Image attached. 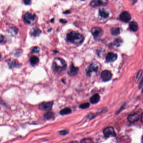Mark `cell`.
Here are the masks:
<instances>
[{
    "instance_id": "obj_1",
    "label": "cell",
    "mask_w": 143,
    "mask_h": 143,
    "mask_svg": "<svg viewBox=\"0 0 143 143\" xmlns=\"http://www.w3.org/2000/svg\"><path fill=\"white\" fill-rule=\"evenodd\" d=\"M67 38L69 42L75 45H80L84 40L83 36L76 31H72L68 34Z\"/></svg>"
},
{
    "instance_id": "obj_2",
    "label": "cell",
    "mask_w": 143,
    "mask_h": 143,
    "mask_svg": "<svg viewBox=\"0 0 143 143\" xmlns=\"http://www.w3.org/2000/svg\"><path fill=\"white\" fill-rule=\"evenodd\" d=\"M52 68L54 72H61L66 69L67 68L66 62L62 58H56L53 62Z\"/></svg>"
},
{
    "instance_id": "obj_3",
    "label": "cell",
    "mask_w": 143,
    "mask_h": 143,
    "mask_svg": "<svg viewBox=\"0 0 143 143\" xmlns=\"http://www.w3.org/2000/svg\"><path fill=\"white\" fill-rule=\"evenodd\" d=\"M103 133L105 138L114 137L116 135L114 128L112 127H108L105 128L103 130Z\"/></svg>"
},
{
    "instance_id": "obj_4",
    "label": "cell",
    "mask_w": 143,
    "mask_h": 143,
    "mask_svg": "<svg viewBox=\"0 0 143 143\" xmlns=\"http://www.w3.org/2000/svg\"><path fill=\"white\" fill-rule=\"evenodd\" d=\"M91 32L94 38L96 39L100 38L103 35V31L102 29L98 27L92 28L91 29Z\"/></svg>"
},
{
    "instance_id": "obj_5",
    "label": "cell",
    "mask_w": 143,
    "mask_h": 143,
    "mask_svg": "<svg viewBox=\"0 0 143 143\" xmlns=\"http://www.w3.org/2000/svg\"><path fill=\"white\" fill-rule=\"evenodd\" d=\"M53 105V102H43L41 103L38 106V109L43 111H50L52 109Z\"/></svg>"
},
{
    "instance_id": "obj_6",
    "label": "cell",
    "mask_w": 143,
    "mask_h": 143,
    "mask_svg": "<svg viewBox=\"0 0 143 143\" xmlns=\"http://www.w3.org/2000/svg\"><path fill=\"white\" fill-rule=\"evenodd\" d=\"M108 3V0H93L91 2L90 6L92 7L103 6L107 5Z\"/></svg>"
},
{
    "instance_id": "obj_7",
    "label": "cell",
    "mask_w": 143,
    "mask_h": 143,
    "mask_svg": "<svg viewBox=\"0 0 143 143\" xmlns=\"http://www.w3.org/2000/svg\"><path fill=\"white\" fill-rule=\"evenodd\" d=\"M102 80L104 82H107L111 80L112 77V74L110 71L105 70L103 71L101 74Z\"/></svg>"
},
{
    "instance_id": "obj_8",
    "label": "cell",
    "mask_w": 143,
    "mask_h": 143,
    "mask_svg": "<svg viewBox=\"0 0 143 143\" xmlns=\"http://www.w3.org/2000/svg\"><path fill=\"white\" fill-rule=\"evenodd\" d=\"M36 15L29 13H27L23 16V19L25 22L28 24H31L34 22L35 19Z\"/></svg>"
},
{
    "instance_id": "obj_9",
    "label": "cell",
    "mask_w": 143,
    "mask_h": 143,
    "mask_svg": "<svg viewBox=\"0 0 143 143\" xmlns=\"http://www.w3.org/2000/svg\"><path fill=\"white\" fill-rule=\"evenodd\" d=\"M131 14L127 11H123L120 15V19L122 22L127 23L131 20Z\"/></svg>"
},
{
    "instance_id": "obj_10",
    "label": "cell",
    "mask_w": 143,
    "mask_h": 143,
    "mask_svg": "<svg viewBox=\"0 0 143 143\" xmlns=\"http://www.w3.org/2000/svg\"><path fill=\"white\" fill-rule=\"evenodd\" d=\"M7 63L9 68L11 69L13 68H18L20 67V64L18 61L14 59H9L7 61Z\"/></svg>"
},
{
    "instance_id": "obj_11",
    "label": "cell",
    "mask_w": 143,
    "mask_h": 143,
    "mask_svg": "<svg viewBox=\"0 0 143 143\" xmlns=\"http://www.w3.org/2000/svg\"><path fill=\"white\" fill-rule=\"evenodd\" d=\"M98 70V66L93 64H91L88 67V69L86 70L87 75H88L90 76L92 72H96Z\"/></svg>"
},
{
    "instance_id": "obj_12",
    "label": "cell",
    "mask_w": 143,
    "mask_h": 143,
    "mask_svg": "<svg viewBox=\"0 0 143 143\" xmlns=\"http://www.w3.org/2000/svg\"><path fill=\"white\" fill-rule=\"evenodd\" d=\"M139 119V116L137 113L129 115L128 117V121L131 123H134L138 121Z\"/></svg>"
},
{
    "instance_id": "obj_13",
    "label": "cell",
    "mask_w": 143,
    "mask_h": 143,
    "mask_svg": "<svg viewBox=\"0 0 143 143\" xmlns=\"http://www.w3.org/2000/svg\"><path fill=\"white\" fill-rule=\"evenodd\" d=\"M118 57L117 54L114 53H110L106 57V61L108 62H113L116 60Z\"/></svg>"
},
{
    "instance_id": "obj_14",
    "label": "cell",
    "mask_w": 143,
    "mask_h": 143,
    "mask_svg": "<svg viewBox=\"0 0 143 143\" xmlns=\"http://www.w3.org/2000/svg\"><path fill=\"white\" fill-rule=\"evenodd\" d=\"M78 68L74 66L73 65H71L69 68V71L68 72V74L70 75H75L78 73Z\"/></svg>"
},
{
    "instance_id": "obj_15",
    "label": "cell",
    "mask_w": 143,
    "mask_h": 143,
    "mask_svg": "<svg viewBox=\"0 0 143 143\" xmlns=\"http://www.w3.org/2000/svg\"><path fill=\"white\" fill-rule=\"evenodd\" d=\"M129 28L131 31L135 32L138 31V23L135 22H131L129 24Z\"/></svg>"
},
{
    "instance_id": "obj_16",
    "label": "cell",
    "mask_w": 143,
    "mask_h": 143,
    "mask_svg": "<svg viewBox=\"0 0 143 143\" xmlns=\"http://www.w3.org/2000/svg\"><path fill=\"white\" fill-rule=\"evenodd\" d=\"M100 99V96L98 94H95L90 99V102L92 104H96L98 102Z\"/></svg>"
},
{
    "instance_id": "obj_17",
    "label": "cell",
    "mask_w": 143,
    "mask_h": 143,
    "mask_svg": "<svg viewBox=\"0 0 143 143\" xmlns=\"http://www.w3.org/2000/svg\"><path fill=\"white\" fill-rule=\"evenodd\" d=\"M99 15L103 18H107L109 15V13L104 9H100L99 11Z\"/></svg>"
},
{
    "instance_id": "obj_18",
    "label": "cell",
    "mask_w": 143,
    "mask_h": 143,
    "mask_svg": "<svg viewBox=\"0 0 143 143\" xmlns=\"http://www.w3.org/2000/svg\"><path fill=\"white\" fill-rule=\"evenodd\" d=\"M41 33H42V31L40 29H39L38 28H34L32 29V30L31 32V35L33 36L34 37H38V36L40 35Z\"/></svg>"
},
{
    "instance_id": "obj_19",
    "label": "cell",
    "mask_w": 143,
    "mask_h": 143,
    "mask_svg": "<svg viewBox=\"0 0 143 143\" xmlns=\"http://www.w3.org/2000/svg\"><path fill=\"white\" fill-rule=\"evenodd\" d=\"M111 33L113 36L119 35L120 34V28L118 27H113L111 29Z\"/></svg>"
},
{
    "instance_id": "obj_20",
    "label": "cell",
    "mask_w": 143,
    "mask_h": 143,
    "mask_svg": "<svg viewBox=\"0 0 143 143\" xmlns=\"http://www.w3.org/2000/svg\"><path fill=\"white\" fill-rule=\"evenodd\" d=\"M72 110L70 108H64L60 111V114L61 115H66L71 113Z\"/></svg>"
},
{
    "instance_id": "obj_21",
    "label": "cell",
    "mask_w": 143,
    "mask_h": 143,
    "mask_svg": "<svg viewBox=\"0 0 143 143\" xmlns=\"http://www.w3.org/2000/svg\"><path fill=\"white\" fill-rule=\"evenodd\" d=\"M30 61L31 65H37V63H38L39 62V59L37 57L34 56L30 58Z\"/></svg>"
},
{
    "instance_id": "obj_22",
    "label": "cell",
    "mask_w": 143,
    "mask_h": 143,
    "mask_svg": "<svg viewBox=\"0 0 143 143\" xmlns=\"http://www.w3.org/2000/svg\"><path fill=\"white\" fill-rule=\"evenodd\" d=\"M54 113L51 112H46L44 115V117L45 119H46L47 120H50L53 119L54 117Z\"/></svg>"
},
{
    "instance_id": "obj_23",
    "label": "cell",
    "mask_w": 143,
    "mask_h": 143,
    "mask_svg": "<svg viewBox=\"0 0 143 143\" xmlns=\"http://www.w3.org/2000/svg\"><path fill=\"white\" fill-rule=\"evenodd\" d=\"M122 42H123L121 38H119L115 39V40H114L113 42V45L115 46L118 47L121 45Z\"/></svg>"
},
{
    "instance_id": "obj_24",
    "label": "cell",
    "mask_w": 143,
    "mask_h": 143,
    "mask_svg": "<svg viewBox=\"0 0 143 143\" xmlns=\"http://www.w3.org/2000/svg\"><path fill=\"white\" fill-rule=\"evenodd\" d=\"M90 106V104L88 103H83L82 104L80 105L79 107L81 109H86L87 108H89Z\"/></svg>"
},
{
    "instance_id": "obj_25",
    "label": "cell",
    "mask_w": 143,
    "mask_h": 143,
    "mask_svg": "<svg viewBox=\"0 0 143 143\" xmlns=\"http://www.w3.org/2000/svg\"><path fill=\"white\" fill-rule=\"evenodd\" d=\"M143 73V70H140L139 71H138V73L136 77V82H137L138 80H139L141 77H142V75Z\"/></svg>"
},
{
    "instance_id": "obj_26",
    "label": "cell",
    "mask_w": 143,
    "mask_h": 143,
    "mask_svg": "<svg viewBox=\"0 0 143 143\" xmlns=\"http://www.w3.org/2000/svg\"><path fill=\"white\" fill-rule=\"evenodd\" d=\"M81 143H93V142L90 138H85L82 140Z\"/></svg>"
},
{
    "instance_id": "obj_27",
    "label": "cell",
    "mask_w": 143,
    "mask_h": 143,
    "mask_svg": "<svg viewBox=\"0 0 143 143\" xmlns=\"http://www.w3.org/2000/svg\"><path fill=\"white\" fill-rule=\"evenodd\" d=\"M39 52V48L37 46H35L31 50V53H37Z\"/></svg>"
},
{
    "instance_id": "obj_28",
    "label": "cell",
    "mask_w": 143,
    "mask_h": 143,
    "mask_svg": "<svg viewBox=\"0 0 143 143\" xmlns=\"http://www.w3.org/2000/svg\"><path fill=\"white\" fill-rule=\"evenodd\" d=\"M69 133V131L67 130H62V131H60L59 132V134L60 135H66L68 134Z\"/></svg>"
},
{
    "instance_id": "obj_29",
    "label": "cell",
    "mask_w": 143,
    "mask_h": 143,
    "mask_svg": "<svg viewBox=\"0 0 143 143\" xmlns=\"http://www.w3.org/2000/svg\"><path fill=\"white\" fill-rule=\"evenodd\" d=\"M10 31H11V33L13 32V34H14V33L15 34H17L18 30H17L16 28L13 27V28H12L11 29Z\"/></svg>"
},
{
    "instance_id": "obj_30",
    "label": "cell",
    "mask_w": 143,
    "mask_h": 143,
    "mask_svg": "<svg viewBox=\"0 0 143 143\" xmlns=\"http://www.w3.org/2000/svg\"><path fill=\"white\" fill-rule=\"evenodd\" d=\"M23 3L26 5H30L31 3V0H23Z\"/></svg>"
},
{
    "instance_id": "obj_31",
    "label": "cell",
    "mask_w": 143,
    "mask_h": 143,
    "mask_svg": "<svg viewBox=\"0 0 143 143\" xmlns=\"http://www.w3.org/2000/svg\"><path fill=\"white\" fill-rule=\"evenodd\" d=\"M4 39H5V37H4V36L0 35V43L3 42Z\"/></svg>"
},
{
    "instance_id": "obj_32",
    "label": "cell",
    "mask_w": 143,
    "mask_h": 143,
    "mask_svg": "<svg viewBox=\"0 0 143 143\" xmlns=\"http://www.w3.org/2000/svg\"><path fill=\"white\" fill-rule=\"evenodd\" d=\"M143 85V78L142 79V80L140 81V83L139 84V85H138V88H142V86Z\"/></svg>"
},
{
    "instance_id": "obj_33",
    "label": "cell",
    "mask_w": 143,
    "mask_h": 143,
    "mask_svg": "<svg viewBox=\"0 0 143 143\" xmlns=\"http://www.w3.org/2000/svg\"><path fill=\"white\" fill-rule=\"evenodd\" d=\"M137 1H138V0H130V1L133 5L135 4L137 2Z\"/></svg>"
},
{
    "instance_id": "obj_34",
    "label": "cell",
    "mask_w": 143,
    "mask_h": 143,
    "mask_svg": "<svg viewBox=\"0 0 143 143\" xmlns=\"http://www.w3.org/2000/svg\"><path fill=\"white\" fill-rule=\"evenodd\" d=\"M60 22L62 23H66L67 21L65 19H60Z\"/></svg>"
},
{
    "instance_id": "obj_35",
    "label": "cell",
    "mask_w": 143,
    "mask_h": 143,
    "mask_svg": "<svg viewBox=\"0 0 143 143\" xmlns=\"http://www.w3.org/2000/svg\"><path fill=\"white\" fill-rule=\"evenodd\" d=\"M141 121L143 123V113H142V115H141Z\"/></svg>"
},
{
    "instance_id": "obj_36",
    "label": "cell",
    "mask_w": 143,
    "mask_h": 143,
    "mask_svg": "<svg viewBox=\"0 0 143 143\" xmlns=\"http://www.w3.org/2000/svg\"><path fill=\"white\" fill-rule=\"evenodd\" d=\"M69 12H70V11H66V12H65V13H64V14H69Z\"/></svg>"
},
{
    "instance_id": "obj_37",
    "label": "cell",
    "mask_w": 143,
    "mask_h": 143,
    "mask_svg": "<svg viewBox=\"0 0 143 143\" xmlns=\"http://www.w3.org/2000/svg\"><path fill=\"white\" fill-rule=\"evenodd\" d=\"M142 143H143V137H142Z\"/></svg>"
},
{
    "instance_id": "obj_38",
    "label": "cell",
    "mask_w": 143,
    "mask_h": 143,
    "mask_svg": "<svg viewBox=\"0 0 143 143\" xmlns=\"http://www.w3.org/2000/svg\"><path fill=\"white\" fill-rule=\"evenodd\" d=\"M1 58V54L0 53V59Z\"/></svg>"
},
{
    "instance_id": "obj_39",
    "label": "cell",
    "mask_w": 143,
    "mask_h": 143,
    "mask_svg": "<svg viewBox=\"0 0 143 143\" xmlns=\"http://www.w3.org/2000/svg\"><path fill=\"white\" fill-rule=\"evenodd\" d=\"M142 93H143V88L142 89Z\"/></svg>"
},
{
    "instance_id": "obj_40",
    "label": "cell",
    "mask_w": 143,
    "mask_h": 143,
    "mask_svg": "<svg viewBox=\"0 0 143 143\" xmlns=\"http://www.w3.org/2000/svg\"><path fill=\"white\" fill-rule=\"evenodd\" d=\"M82 0V1H84V0Z\"/></svg>"
}]
</instances>
